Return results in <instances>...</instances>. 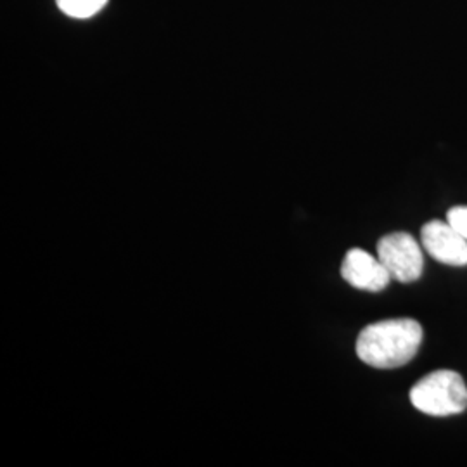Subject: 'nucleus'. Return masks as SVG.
<instances>
[{"label":"nucleus","instance_id":"f257e3e1","mask_svg":"<svg viewBox=\"0 0 467 467\" xmlns=\"http://www.w3.org/2000/svg\"><path fill=\"white\" fill-rule=\"evenodd\" d=\"M422 343V327L414 318L374 322L357 339L358 358L376 368H397L409 364Z\"/></svg>","mask_w":467,"mask_h":467},{"label":"nucleus","instance_id":"f03ea898","mask_svg":"<svg viewBox=\"0 0 467 467\" xmlns=\"http://www.w3.org/2000/svg\"><path fill=\"white\" fill-rule=\"evenodd\" d=\"M410 401L428 416H455L467 409L466 383L461 374L453 370H436L414 384Z\"/></svg>","mask_w":467,"mask_h":467},{"label":"nucleus","instance_id":"7ed1b4c3","mask_svg":"<svg viewBox=\"0 0 467 467\" xmlns=\"http://www.w3.org/2000/svg\"><path fill=\"white\" fill-rule=\"evenodd\" d=\"M378 258L393 281H418L424 270V254L418 241L407 233L388 234L378 243Z\"/></svg>","mask_w":467,"mask_h":467},{"label":"nucleus","instance_id":"20e7f679","mask_svg":"<svg viewBox=\"0 0 467 467\" xmlns=\"http://www.w3.org/2000/svg\"><path fill=\"white\" fill-rule=\"evenodd\" d=\"M420 243L434 260L451 267H466L467 239L457 233L449 222H428L420 229Z\"/></svg>","mask_w":467,"mask_h":467},{"label":"nucleus","instance_id":"39448f33","mask_svg":"<svg viewBox=\"0 0 467 467\" xmlns=\"http://www.w3.org/2000/svg\"><path fill=\"white\" fill-rule=\"evenodd\" d=\"M341 275L353 287L368 293H379L393 281L381 260L360 248H353L347 253L341 265Z\"/></svg>","mask_w":467,"mask_h":467},{"label":"nucleus","instance_id":"423d86ee","mask_svg":"<svg viewBox=\"0 0 467 467\" xmlns=\"http://www.w3.org/2000/svg\"><path fill=\"white\" fill-rule=\"evenodd\" d=\"M57 7L69 17L87 19L98 15L108 0H56Z\"/></svg>","mask_w":467,"mask_h":467},{"label":"nucleus","instance_id":"0eeeda50","mask_svg":"<svg viewBox=\"0 0 467 467\" xmlns=\"http://www.w3.org/2000/svg\"><path fill=\"white\" fill-rule=\"evenodd\" d=\"M447 222L467 239V206H453L447 213Z\"/></svg>","mask_w":467,"mask_h":467}]
</instances>
